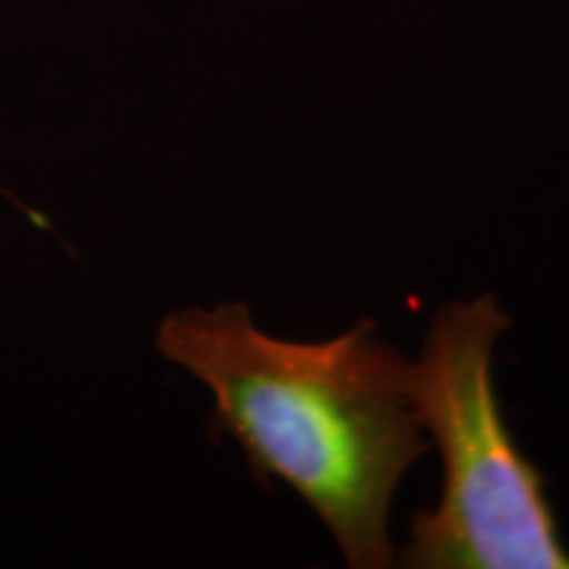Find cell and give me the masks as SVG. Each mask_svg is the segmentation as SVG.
I'll return each instance as SVG.
<instances>
[{
	"instance_id": "obj_1",
	"label": "cell",
	"mask_w": 569,
	"mask_h": 569,
	"mask_svg": "<svg viewBox=\"0 0 569 569\" xmlns=\"http://www.w3.org/2000/svg\"><path fill=\"white\" fill-rule=\"evenodd\" d=\"M163 359L213 398V427L238 440L253 478H280L330 528L348 567L396 565L388 517L407 469L432 443L411 403V361L372 319L325 343L277 340L246 303L169 311Z\"/></svg>"
},
{
	"instance_id": "obj_2",
	"label": "cell",
	"mask_w": 569,
	"mask_h": 569,
	"mask_svg": "<svg viewBox=\"0 0 569 569\" xmlns=\"http://www.w3.org/2000/svg\"><path fill=\"white\" fill-rule=\"evenodd\" d=\"M511 319L496 296L443 303L411 365L417 422L443 461V493L417 511L398 565L409 569H569L543 472L525 457L493 382Z\"/></svg>"
}]
</instances>
